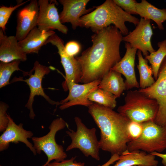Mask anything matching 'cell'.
<instances>
[{"mask_svg":"<svg viewBox=\"0 0 166 166\" xmlns=\"http://www.w3.org/2000/svg\"><path fill=\"white\" fill-rule=\"evenodd\" d=\"M116 4L127 13L137 14L135 0H113Z\"/></svg>","mask_w":166,"mask_h":166,"instance_id":"cell-30","label":"cell"},{"mask_svg":"<svg viewBox=\"0 0 166 166\" xmlns=\"http://www.w3.org/2000/svg\"><path fill=\"white\" fill-rule=\"evenodd\" d=\"M136 6L137 14L141 18L152 20L160 30L164 29L163 23L166 20V9L158 8L145 0L136 2Z\"/></svg>","mask_w":166,"mask_h":166,"instance_id":"cell-21","label":"cell"},{"mask_svg":"<svg viewBox=\"0 0 166 166\" xmlns=\"http://www.w3.org/2000/svg\"><path fill=\"white\" fill-rule=\"evenodd\" d=\"M126 52L123 58L111 70L116 71L122 74L125 78L124 81L126 90L139 88L135 70L136 55L137 49L126 42Z\"/></svg>","mask_w":166,"mask_h":166,"instance_id":"cell-16","label":"cell"},{"mask_svg":"<svg viewBox=\"0 0 166 166\" xmlns=\"http://www.w3.org/2000/svg\"><path fill=\"white\" fill-rule=\"evenodd\" d=\"M98 87L111 93L117 98L119 97L123 91L126 90L121 74L112 70L103 77Z\"/></svg>","mask_w":166,"mask_h":166,"instance_id":"cell-22","label":"cell"},{"mask_svg":"<svg viewBox=\"0 0 166 166\" xmlns=\"http://www.w3.org/2000/svg\"><path fill=\"white\" fill-rule=\"evenodd\" d=\"M155 157L142 151L130 152L127 149L121 154L119 159L113 166H157L159 162Z\"/></svg>","mask_w":166,"mask_h":166,"instance_id":"cell-20","label":"cell"},{"mask_svg":"<svg viewBox=\"0 0 166 166\" xmlns=\"http://www.w3.org/2000/svg\"><path fill=\"white\" fill-rule=\"evenodd\" d=\"M67 124L61 118L53 121L49 127V131L42 137H32L31 138L36 152L40 154L42 151L46 155L47 160L42 166H46L53 160L60 162L65 160L67 156L63 146L57 144L55 136L57 132L64 129Z\"/></svg>","mask_w":166,"mask_h":166,"instance_id":"cell-6","label":"cell"},{"mask_svg":"<svg viewBox=\"0 0 166 166\" xmlns=\"http://www.w3.org/2000/svg\"><path fill=\"white\" fill-rule=\"evenodd\" d=\"M154 99L148 97L138 90H129L124 104L119 106L118 112L130 121L139 123L154 121L159 110Z\"/></svg>","mask_w":166,"mask_h":166,"instance_id":"cell-4","label":"cell"},{"mask_svg":"<svg viewBox=\"0 0 166 166\" xmlns=\"http://www.w3.org/2000/svg\"><path fill=\"white\" fill-rule=\"evenodd\" d=\"M38 1L32 0L17 14L15 37L18 41L23 39L37 26L39 14Z\"/></svg>","mask_w":166,"mask_h":166,"instance_id":"cell-15","label":"cell"},{"mask_svg":"<svg viewBox=\"0 0 166 166\" xmlns=\"http://www.w3.org/2000/svg\"><path fill=\"white\" fill-rule=\"evenodd\" d=\"M81 49L80 44L74 41L69 42L65 45L66 53L71 57H74L77 55L80 52Z\"/></svg>","mask_w":166,"mask_h":166,"instance_id":"cell-32","label":"cell"},{"mask_svg":"<svg viewBox=\"0 0 166 166\" xmlns=\"http://www.w3.org/2000/svg\"><path fill=\"white\" fill-rule=\"evenodd\" d=\"M150 154L158 156L162 159L161 163L164 166H166V153L164 154L156 152H152Z\"/></svg>","mask_w":166,"mask_h":166,"instance_id":"cell-33","label":"cell"},{"mask_svg":"<svg viewBox=\"0 0 166 166\" xmlns=\"http://www.w3.org/2000/svg\"><path fill=\"white\" fill-rule=\"evenodd\" d=\"M139 90L157 101L159 110L154 122L160 125H166V56L161 64L155 82L151 86Z\"/></svg>","mask_w":166,"mask_h":166,"instance_id":"cell-10","label":"cell"},{"mask_svg":"<svg viewBox=\"0 0 166 166\" xmlns=\"http://www.w3.org/2000/svg\"><path fill=\"white\" fill-rule=\"evenodd\" d=\"M117 98L111 93L98 87L88 96L90 101L113 109L116 106Z\"/></svg>","mask_w":166,"mask_h":166,"instance_id":"cell-24","label":"cell"},{"mask_svg":"<svg viewBox=\"0 0 166 166\" xmlns=\"http://www.w3.org/2000/svg\"><path fill=\"white\" fill-rule=\"evenodd\" d=\"M123 35L113 25L91 36L92 45L75 57L81 68V83H89L103 77L121 59L120 46Z\"/></svg>","mask_w":166,"mask_h":166,"instance_id":"cell-1","label":"cell"},{"mask_svg":"<svg viewBox=\"0 0 166 166\" xmlns=\"http://www.w3.org/2000/svg\"><path fill=\"white\" fill-rule=\"evenodd\" d=\"M0 166H2V165H0Z\"/></svg>","mask_w":166,"mask_h":166,"instance_id":"cell-35","label":"cell"},{"mask_svg":"<svg viewBox=\"0 0 166 166\" xmlns=\"http://www.w3.org/2000/svg\"><path fill=\"white\" fill-rule=\"evenodd\" d=\"M89 0H59L63 6V10L59 14L62 24L69 22L75 30L79 26V21L82 16L93 11L95 7L87 9L86 6Z\"/></svg>","mask_w":166,"mask_h":166,"instance_id":"cell-17","label":"cell"},{"mask_svg":"<svg viewBox=\"0 0 166 166\" xmlns=\"http://www.w3.org/2000/svg\"><path fill=\"white\" fill-rule=\"evenodd\" d=\"M9 106L4 102L0 103V131L3 132L7 128L9 123L8 114L6 111Z\"/></svg>","mask_w":166,"mask_h":166,"instance_id":"cell-31","label":"cell"},{"mask_svg":"<svg viewBox=\"0 0 166 166\" xmlns=\"http://www.w3.org/2000/svg\"><path fill=\"white\" fill-rule=\"evenodd\" d=\"M153 31L151 20L141 18L135 28L127 35L123 36L122 41L129 43L133 48L140 50L146 56L155 51L152 46L151 38Z\"/></svg>","mask_w":166,"mask_h":166,"instance_id":"cell-11","label":"cell"},{"mask_svg":"<svg viewBox=\"0 0 166 166\" xmlns=\"http://www.w3.org/2000/svg\"><path fill=\"white\" fill-rule=\"evenodd\" d=\"M100 80L83 84L73 83L69 88V94L65 99L60 102L59 108L63 110L76 105H82L88 107L93 102L88 99V96L98 87Z\"/></svg>","mask_w":166,"mask_h":166,"instance_id":"cell-14","label":"cell"},{"mask_svg":"<svg viewBox=\"0 0 166 166\" xmlns=\"http://www.w3.org/2000/svg\"><path fill=\"white\" fill-rule=\"evenodd\" d=\"M138 64L137 68L139 74V88L140 89H144L152 85L155 80L153 75V72L151 66L148 65V61L142 56L141 52L137 50V53Z\"/></svg>","mask_w":166,"mask_h":166,"instance_id":"cell-23","label":"cell"},{"mask_svg":"<svg viewBox=\"0 0 166 166\" xmlns=\"http://www.w3.org/2000/svg\"><path fill=\"white\" fill-rule=\"evenodd\" d=\"M0 29V61L8 63L19 60L26 61V54L19 45L18 41L14 36H7Z\"/></svg>","mask_w":166,"mask_h":166,"instance_id":"cell-18","label":"cell"},{"mask_svg":"<svg viewBox=\"0 0 166 166\" xmlns=\"http://www.w3.org/2000/svg\"><path fill=\"white\" fill-rule=\"evenodd\" d=\"M95 8L81 17L80 27L89 28L96 33L113 24L125 36L129 33L125 22H128L136 26L140 21L138 18L125 12L113 0H106Z\"/></svg>","mask_w":166,"mask_h":166,"instance_id":"cell-3","label":"cell"},{"mask_svg":"<svg viewBox=\"0 0 166 166\" xmlns=\"http://www.w3.org/2000/svg\"><path fill=\"white\" fill-rule=\"evenodd\" d=\"M30 0L18 3L13 6H1L0 7V27L4 32L6 29V26L12 12L16 9L23 5Z\"/></svg>","mask_w":166,"mask_h":166,"instance_id":"cell-28","label":"cell"},{"mask_svg":"<svg viewBox=\"0 0 166 166\" xmlns=\"http://www.w3.org/2000/svg\"><path fill=\"white\" fill-rule=\"evenodd\" d=\"M76 158V156L72 157L70 159L64 160L59 162L55 161L53 162H50L46 166H85L84 163L77 162L75 160ZM119 159V156L118 155H113L111 158L105 164L98 166H109L115 161L118 160Z\"/></svg>","mask_w":166,"mask_h":166,"instance_id":"cell-27","label":"cell"},{"mask_svg":"<svg viewBox=\"0 0 166 166\" xmlns=\"http://www.w3.org/2000/svg\"><path fill=\"white\" fill-rule=\"evenodd\" d=\"M144 166V165H138V166Z\"/></svg>","mask_w":166,"mask_h":166,"instance_id":"cell-34","label":"cell"},{"mask_svg":"<svg viewBox=\"0 0 166 166\" xmlns=\"http://www.w3.org/2000/svg\"><path fill=\"white\" fill-rule=\"evenodd\" d=\"M50 43L56 46L61 58V62L64 69L65 77V81L62 83L63 88L67 91L73 83L81 82L82 72L81 65L74 57L69 56L65 49L64 42L55 34L50 36L46 42L45 45Z\"/></svg>","mask_w":166,"mask_h":166,"instance_id":"cell-9","label":"cell"},{"mask_svg":"<svg viewBox=\"0 0 166 166\" xmlns=\"http://www.w3.org/2000/svg\"><path fill=\"white\" fill-rule=\"evenodd\" d=\"M55 34L53 31L42 32L38 27H35L22 41L18 43L26 54L36 53L38 54L41 47L45 45L48 39Z\"/></svg>","mask_w":166,"mask_h":166,"instance_id":"cell-19","label":"cell"},{"mask_svg":"<svg viewBox=\"0 0 166 166\" xmlns=\"http://www.w3.org/2000/svg\"><path fill=\"white\" fill-rule=\"evenodd\" d=\"M74 120L77 127L76 131L70 130L66 131L72 140L66 151L78 148L85 156H91L96 160H99L100 148L96 135V129L88 128L78 117H76Z\"/></svg>","mask_w":166,"mask_h":166,"instance_id":"cell-7","label":"cell"},{"mask_svg":"<svg viewBox=\"0 0 166 166\" xmlns=\"http://www.w3.org/2000/svg\"><path fill=\"white\" fill-rule=\"evenodd\" d=\"M158 49L145 56V58L151 65L154 78L156 80L158 77L159 70L161 64L166 56V39L157 43Z\"/></svg>","mask_w":166,"mask_h":166,"instance_id":"cell-25","label":"cell"},{"mask_svg":"<svg viewBox=\"0 0 166 166\" xmlns=\"http://www.w3.org/2000/svg\"><path fill=\"white\" fill-rule=\"evenodd\" d=\"M21 61L16 60L12 62L0 63V88H1L10 84L9 82L12 74L16 71H24L21 69L19 65Z\"/></svg>","mask_w":166,"mask_h":166,"instance_id":"cell-26","label":"cell"},{"mask_svg":"<svg viewBox=\"0 0 166 166\" xmlns=\"http://www.w3.org/2000/svg\"><path fill=\"white\" fill-rule=\"evenodd\" d=\"M142 123L143 128L141 135L137 139L128 143L127 150L151 153H160L166 149V125H160L153 121Z\"/></svg>","mask_w":166,"mask_h":166,"instance_id":"cell-5","label":"cell"},{"mask_svg":"<svg viewBox=\"0 0 166 166\" xmlns=\"http://www.w3.org/2000/svg\"><path fill=\"white\" fill-rule=\"evenodd\" d=\"M34 71L33 74L32 72H24V75H29L30 77L28 79L23 80L22 78H15L12 80L13 82L23 81L25 82L29 86L30 93L27 103L25 105L30 110L29 117L33 119L36 116L33 108V104L35 96H41L43 97L50 104L58 105H61L60 102L55 101L51 99L45 93L42 85V79L44 76L49 74L50 71V67L41 64L36 61L34 62L33 68L32 69Z\"/></svg>","mask_w":166,"mask_h":166,"instance_id":"cell-8","label":"cell"},{"mask_svg":"<svg viewBox=\"0 0 166 166\" xmlns=\"http://www.w3.org/2000/svg\"><path fill=\"white\" fill-rule=\"evenodd\" d=\"M55 1L39 0V11L37 23L38 29L42 32L56 29L66 34L68 30L61 22Z\"/></svg>","mask_w":166,"mask_h":166,"instance_id":"cell-12","label":"cell"},{"mask_svg":"<svg viewBox=\"0 0 166 166\" xmlns=\"http://www.w3.org/2000/svg\"><path fill=\"white\" fill-rule=\"evenodd\" d=\"M88 112L100 130L99 148L112 155L121 154L127 149L130 141L127 131L130 121L113 109L97 103L88 107Z\"/></svg>","mask_w":166,"mask_h":166,"instance_id":"cell-2","label":"cell"},{"mask_svg":"<svg viewBox=\"0 0 166 166\" xmlns=\"http://www.w3.org/2000/svg\"><path fill=\"white\" fill-rule=\"evenodd\" d=\"M8 117V126L0 136V151L8 149L10 143L17 144L21 142L25 144L34 155H36L37 153L34 145L28 140L32 137V132L25 129L22 123L18 125L16 124L9 114Z\"/></svg>","mask_w":166,"mask_h":166,"instance_id":"cell-13","label":"cell"},{"mask_svg":"<svg viewBox=\"0 0 166 166\" xmlns=\"http://www.w3.org/2000/svg\"><path fill=\"white\" fill-rule=\"evenodd\" d=\"M143 127L142 123L130 121L127 126V131L131 141L138 138L141 135Z\"/></svg>","mask_w":166,"mask_h":166,"instance_id":"cell-29","label":"cell"}]
</instances>
